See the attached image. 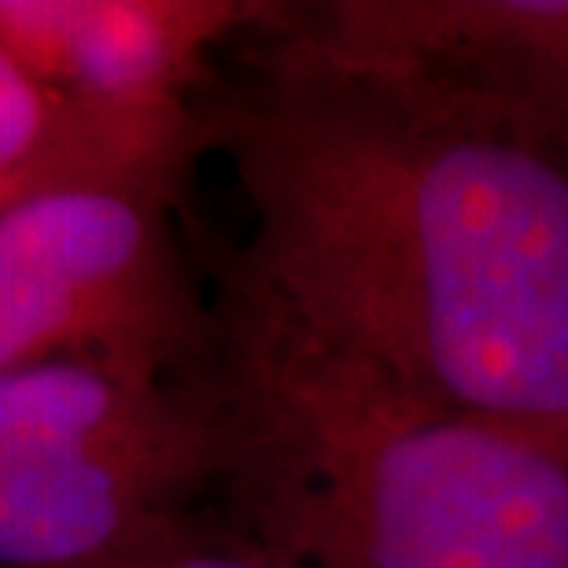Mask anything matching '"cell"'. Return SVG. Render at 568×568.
I'll return each instance as SVG.
<instances>
[{
	"instance_id": "cell-1",
	"label": "cell",
	"mask_w": 568,
	"mask_h": 568,
	"mask_svg": "<svg viewBox=\"0 0 568 568\" xmlns=\"http://www.w3.org/2000/svg\"><path fill=\"white\" fill-rule=\"evenodd\" d=\"M203 97L244 236L214 295L443 410L568 458V159L255 33Z\"/></svg>"
},
{
	"instance_id": "cell-5",
	"label": "cell",
	"mask_w": 568,
	"mask_h": 568,
	"mask_svg": "<svg viewBox=\"0 0 568 568\" xmlns=\"http://www.w3.org/2000/svg\"><path fill=\"white\" fill-rule=\"evenodd\" d=\"M277 11L274 0H0V52L89 126L192 174L207 155L214 55Z\"/></svg>"
},
{
	"instance_id": "cell-2",
	"label": "cell",
	"mask_w": 568,
	"mask_h": 568,
	"mask_svg": "<svg viewBox=\"0 0 568 568\" xmlns=\"http://www.w3.org/2000/svg\"><path fill=\"white\" fill-rule=\"evenodd\" d=\"M211 509L292 568H568V458L414 399L211 292L181 381Z\"/></svg>"
},
{
	"instance_id": "cell-6",
	"label": "cell",
	"mask_w": 568,
	"mask_h": 568,
	"mask_svg": "<svg viewBox=\"0 0 568 568\" xmlns=\"http://www.w3.org/2000/svg\"><path fill=\"white\" fill-rule=\"evenodd\" d=\"M258 38L422 89L568 159V0L281 4Z\"/></svg>"
},
{
	"instance_id": "cell-9",
	"label": "cell",
	"mask_w": 568,
	"mask_h": 568,
	"mask_svg": "<svg viewBox=\"0 0 568 568\" xmlns=\"http://www.w3.org/2000/svg\"><path fill=\"white\" fill-rule=\"evenodd\" d=\"M178 536V528L170 536L144 542V547L104 554V558H89V561H71V565H52V568H170V539Z\"/></svg>"
},
{
	"instance_id": "cell-3",
	"label": "cell",
	"mask_w": 568,
	"mask_h": 568,
	"mask_svg": "<svg viewBox=\"0 0 568 568\" xmlns=\"http://www.w3.org/2000/svg\"><path fill=\"white\" fill-rule=\"evenodd\" d=\"M211 491V428L181 381L100 362L0 369V568L144 547Z\"/></svg>"
},
{
	"instance_id": "cell-4",
	"label": "cell",
	"mask_w": 568,
	"mask_h": 568,
	"mask_svg": "<svg viewBox=\"0 0 568 568\" xmlns=\"http://www.w3.org/2000/svg\"><path fill=\"white\" fill-rule=\"evenodd\" d=\"M178 192L63 181L0 211V369L100 362L185 381L211 288L192 270Z\"/></svg>"
},
{
	"instance_id": "cell-7",
	"label": "cell",
	"mask_w": 568,
	"mask_h": 568,
	"mask_svg": "<svg viewBox=\"0 0 568 568\" xmlns=\"http://www.w3.org/2000/svg\"><path fill=\"white\" fill-rule=\"evenodd\" d=\"M63 181H138L185 196L189 174L108 138L0 52V211Z\"/></svg>"
},
{
	"instance_id": "cell-8",
	"label": "cell",
	"mask_w": 568,
	"mask_h": 568,
	"mask_svg": "<svg viewBox=\"0 0 568 568\" xmlns=\"http://www.w3.org/2000/svg\"><path fill=\"white\" fill-rule=\"evenodd\" d=\"M170 568H292L214 514H196L170 539Z\"/></svg>"
}]
</instances>
